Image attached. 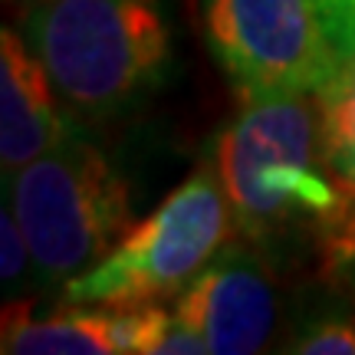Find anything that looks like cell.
Returning a JSON list of instances; mask_svg holds the SVG:
<instances>
[{"instance_id": "cell-1", "label": "cell", "mask_w": 355, "mask_h": 355, "mask_svg": "<svg viewBox=\"0 0 355 355\" xmlns=\"http://www.w3.org/2000/svg\"><path fill=\"white\" fill-rule=\"evenodd\" d=\"M316 96L243 102L217 132L211 168L224 188L234 234L266 260L326 247L329 263L355 243V188L326 158Z\"/></svg>"}, {"instance_id": "cell-2", "label": "cell", "mask_w": 355, "mask_h": 355, "mask_svg": "<svg viewBox=\"0 0 355 355\" xmlns=\"http://www.w3.org/2000/svg\"><path fill=\"white\" fill-rule=\"evenodd\" d=\"M20 37L83 122L141 105L171 66L162 0H30Z\"/></svg>"}, {"instance_id": "cell-3", "label": "cell", "mask_w": 355, "mask_h": 355, "mask_svg": "<svg viewBox=\"0 0 355 355\" xmlns=\"http://www.w3.org/2000/svg\"><path fill=\"white\" fill-rule=\"evenodd\" d=\"M3 201L24 227L43 283H66L89 270L132 230L125 175L83 132L37 162L3 171Z\"/></svg>"}, {"instance_id": "cell-4", "label": "cell", "mask_w": 355, "mask_h": 355, "mask_svg": "<svg viewBox=\"0 0 355 355\" xmlns=\"http://www.w3.org/2000/svg\"><path fill=\"white\" fill-rule=\"evenodd\" d=\"M230 234L234 217L224 188L211 162H204L99 263L66 279L63 300L135 306L178 296L230 241Z\"/></svg>"}, {"instance_id": "cell-5", "label": "cell", "mask_w": 355, "mask_h": 355, "mask_svg": "<svg viewBox=\"0 0 355 355\" xmlns=\"http://www.w3.org/2000/svg\"><path fill=\"white\" fill-rule=\"evenodd\" d=\"M201 33L243 102L319 96L343 73L316 0H198Z\"/></svg>"}, {"instance_id": "cell-6", "label": "cell", "mask_w": 355, "mask_h": 355, "mask_svg": "<svg viewBox=\"0 0 355 355\" xmlns=\"http://www.w3.org/2000/svg\"><path fill=\"white\" fill-rule=\"evenodd\" d=\"M171 309L207 343V352H260L277 322V290L266 257L243 237L227 241L178 293Z\"/></svg>"}, {"instance_id": "cell-7", "label": "cell", "mask_w": 355, "mask_h": 355, "mask_svg": "<svg viewBox=\"0 0 355 355\" xmlns=\"http://www.w3.org/2000/svg\"><path fill=\"white\" fill-rule=\"evenodd\" d=\"M60 92L20 30L0 33V165L3 171L37 162L73 139L76 115L60 109Z\"/></svg>"}, {"instance_id": "cell-8", "label": "cell", "mask_w": 355, "mask_h": 355, "mask_svg": "<svg viewBox=\"0 0 355 355\" xmlns=\"http://www.w3.org/2000/svg\"><path fill=\"white\" fill-rule=\"evenodd\" d=\"M7 355H135L139 352V303H69V309L37 316L33 303L7 306L3 345Z\"/></svg>"}, {"instance_id": "cell-9", "label": "cell", "mask_w": 355, "mask_h": 355, "mask_svg": "<svg viewBox=\"0 0 355 355\" xmlns=\"http://www.w3.org/2000/svg\"><path fill=\"white\" fill-rule=\"evenodd\" d=\"M322 115L326 158L349 188H355V56L316 96Z\"/></svg>"}, {"instance_id": "cell-10", "label": "cell", "mask_w": 355, "mask_h": 355, "mask_svg": "<svg viewBox=\"0 0 355 355\" xmlns=\"http://www.w3.org/2000/svg\"><path fill=\"white\" fill-rule=\"evenodd\" d=\"M286 352L300 355H355V322L336 313L316 316L293 332Z\"/></svg>"}, {"instance_id": "cell-11", "label": "cell", "mask_w": 355, "mask_h": 355, "mask_svg": "<svg viewBox=\"0 0 355 355\" xmlns=\"http://www.w3.org/2000/svg\"><path fill=\"white\" fill-rule=\"evenodd\" d=\"M30 270H37L30 241H26L13 207L3 201V214H0V279H3V290H20L30 277Z\"/></svg>"}, {"instance_id": "cell-12", "label": "cell", "mask_w": 355, "mask_h": 355, "mask_svg": "<svg viewBox=\"0 0 355 355\" xmlns=\"http://www.w3.org/2000/svg\"><path fill=\"white\" fill-rule=\"evenodd\" d=\"M336 270H343L345 277L352 279V286H355V250H352V254H349V257H345V260H343V263H339V266H336Z\"/></svg>"}]
</instances>
